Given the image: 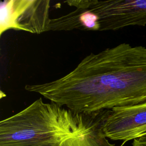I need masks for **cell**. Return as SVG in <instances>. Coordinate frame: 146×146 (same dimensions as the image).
Returning a JSON list of instances; mask_svg holds the SVG:
<instances>
[{"label":"cell","instance_id":"obj_1","mask_svg":"<svg viewBox=\"0 0 146 146\" xmlns=\"http://www.w3.org/2000/svg\"><path fill=\"white\" fill-rule=\"evenodd\" d=\"M25 88L79 113L145 102L146 47L123 43L91 53L63 77Z\"/></svg>","mask_w":146,"mask_h":146},{"label":"cell","instance_id":"obj_2","mask_svg":"<svg viewBox=\"0 0 146 146\" xmlns=\"http://www.w3.org/2000/svg\"><path fill=\"white\" fill-rule=\"evenodd\" d=\"M109 110L79 113L36 99L0 122V146H115L103 131Z\"/></svg>","mask_w":146,"mask_h":146},{"label":"cell","instance_id":"obj_3","mask_svg":"<svg viewBox=\"0 0 146 146\" xmlns=\"http://www.w3.org/2000/svg\"><path fill=\"white\" fill-rule=\"evenodd\" d=\"M49 0H5L0 3V36L8 30L33 34L49 31Z\"/></svg>","mask_w":146,"mask_h":146},{"label":"cell","instance_id":"obj_4","mask_svg":"<svg viewBox=\"0 0 146 146\" xmlns=\"http://www.w3.org/2000/svg\"><path fill=\"white\" fill-rule=\"evenodd\" d=\"M87 10L97 15L100 31L146 25V0H92Z\"/></svg>","mask_w":146,"mask_h":146},{"label":"cell","instance_id":"obj_5","mask_svg":"<svg viewBox=\"0 0 146 146\" xmlns=\"http://www.w3.org/2000/svg\"><path fill=\"white\" fill-rule=\"evenodd\" d=\"M105 136L127 141L146 133V102L109 110L103 124Z\"/></svg>","mask_w":146,"mask_h":146},{"label":"cell","instance_id":"obj_6","mask_svg":"<svg viewBox=\"0 0 146 146\" xmlns=\"http://www.w3.org/2000/svg\"><path fill=\"white\" fill-rule=\"evenodd\" d=\"M132 146H146V133L134 139Z\"/></svg>","mask_w":146,"mask_h":146}]
</instances>
